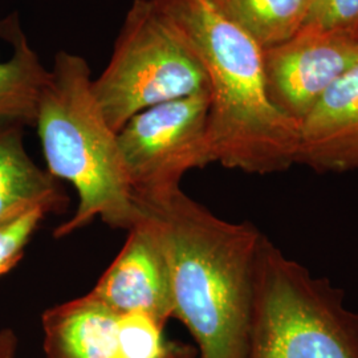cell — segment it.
Returning a JSON list of instances; mask_svg holds the SVG:
<instances>
[{
	"instance_id": "7a4b0ae2",
	"label": "cell",
	"mask_w": 358,
	"mask_h": 358,
	"mask_svg": "<svg viewBox=\"0 0 358 358\" xmlns=\"http://www.w3.org/2000/svg\"><path fill=\"white\" fill-rule=\"evenodd\" d=\"M207 76L211 164L273 174L297 164L300 122L269 97L263 48L211 0H155Z\"/></svg>"
},
{
	"instance_id": "8992f818",
	"label": "cell",
	"mask_w": 358,
	"mask_h": 358,
	"mask_svg": "<svg viewBox=\"0 0 358 358\" xmlns=\"http://www.w3.org/2000/svg\"><path fill=\"white\" fill-rule=\"evenodd\" d=\"M208 90L131 117L117 133L133 199H158L180 189L192 169L210 165L206 140Z\"/></svg>"
},
{
	"instance_id": "ba28073f",
	"label": "cell",
	"mask_w": 358,
	"mask_h": 358,
	"mask_svg": "<svg viewBox=\"0 0 358 358\" xmlns=\"http://www.w3.org/2000/svg\"><path fill=\"white\" fill-rule=\"evenodd\" d=\"M128 232L124 247L90 294L118 315L145 313L166 327L174 306L164 247L143 215Z\"/></svg>"
},
{
	"instance_id": "ac0fdd59",
	"label": "cell",
	"mask_w": 358,
	"mask_h": 358,
	"mask_svg": "<svg viewBox=\"0 0 358 358\" xmlns=\"http://www.w3.org/2000/svg\"><path fill=\"white\" fill-rule=\"evenodd\" d=\"M165 358H198L195 350L192 349V346L185 345L180 343H173L170 349L167 352L166 357Z\"/></svg>"
},
{
	"instance_id": "6da1fadb",
	"label": "cell",
	"mask_w": 358,
	"mask_h": 358,
	"mask_svg": "<svg viewBox=\"0 0 358 358\" xmlns=\"http://www.w3.org/2000/svg\"><path fill=\"white\" fill-rule=\"evenodd\" d=\"M166 255L173 319L198 345V358H248L256 264L266 235L252 223L213 214L180 189L134 199Z\"/></svg>"
},
{
	"instance_id": "5bb4252c",
	"label": "cell",
	"mask_w": 358,
	"mask_h": 358,
	"mask_svg": "<svg viewBox=\"0 0 358 358\" xmlns=\"http://www.w3.org/2000/svg\"><path fill=\"white\" fill-rule=\"evenodd\" d=\"M165 325L145 313H125L118 319L120 358H165L171 345Z\"/></svg>"
},
{
	"instance_id": "9c48e42d",
	"label": "cell",
	"mask_w": 358,
	"mask_h": 358,
	"mask_svg": "<svg viewBox=\"0 0 358 358\" xmlns=\"http://www.w3.org/2000/svg\"><path fill=\"white\" fill-rule=\"evenodd\" d=\"M297 164L320 173L358 169V62L300 121Z\"/></svg>"
},
{
	"instance_id": "e0dca14e",
	"label": "cell",
	"mask_w": 358,
	"mask_h": 358,
	"mask_svg": "<svg viewBox=\"0 0 358 358\" xmlns=\"http://www.w3.org/2000/svg\"><path fill=\"white\" fill-rule=\"evenodd\" d=\"M17 357V337L11 329L0 331V358Z\"/></svg>"
},
{
	"instance_id": "30bf717a",
	"label": "cell",
	"mask_w": 358,
	"mask_h": 358,
	"mask_svg": "<svg viewBox=\"0 0 358 358\" xmlns=\"http://www.w3.org/2000/svg\"><path fill=\"white\" fill-rule=\"evenodd\" d=\"M120 315L88 292L41 317L45 358H120Z\"/></svg>"
},
{
	"instance_id": "4fadbf2b",
	"label": "cell",
	"mask_w": 358,
	"mask_h": 358,
	"mask_svg": "<svg viewBox=\"0 0 358 358\" xmlns=\"http://www.w3.org/2000/svg\"><path fill=\"white\" fill-rule=\"evenodd\" d=\"M317 0H211L217 11L268 48L306 26Z\"/></svg>"
},
{
	"instance_id": "52a82bcc",
	"label": "cell",
	"mask_w": 358,
	"mask_h": 358,
	"mask_svg": "<svg viewBox=\"0 0 358 358\" xmlns=\"http://www.w3.org/2000/svg\"><path fill=\"white\" fill-rule=\"evenodd\" d=\"M358 62V35L308 22L292 38L263 48L269 97L299 122Z\"/></svg>"
},
{
	"instance_id": "8fae6325",
	"label": "cell",
	"mask_w": 358,
	"mask_h": 358,
	"mask_svg": "<svg viewBox=\"0 0 358 358\" xmlns=\"http://www.w3.org/2000/svg\"><path fill=\"white\" fill-rule=\"evenodd\" d=\"M43 207L62 214L68 196L60 180L38 167L27 153L23 127H0V226Z\"/></svg>"
},
{
	"instance_id": "277c9868",
	"label": "cell",
	"mask_w": 358,
	"mask_h": 358,
	"mask_svg": "<svg viewBox=\"0 0 358 358\" xmlns=\"http://www.w3.org/2000/svg\"><path fill=\"white\" fill-rule=\"evenodd\" d=\"M248 358H358V313L324 278L264 236L256 264Z\"/></svg>"
},
{
	"instance_id": "5b68a950",
	"label": "cell",
	"mask_w": 358,
	"mask_h": 358,
	"mask_svg": "<svg viewBox=\"0 0 358 358\" xmlns=\"http://www.w3.org/2000/svg\"><path fill=\"white\" fill-rule=\"evenodd\" d=\"M208 90L205 69L155 0H134L92 92L118 133L131 117Z\"/></svg>"
},
{
	"instance_id": "2e32d148",
	"label": "cell",
	"mask_w": 358,
	"mask_h": 358,
	"mask_svg": "<svg viewBox=\"0 0 358 358\" xmlns=\"http://www.w3.org/2000/svg\"><path fill=\"white\" fill-rule=\"evenodd\" d=\"M308 22L343 28L358 35V0H317Z\"/></svg>"
},
{
	"instance_id": "7c38bea8",
	"label": "cell",
	"mask_w": 358,
	"mask_h": 358,
	"mask_svg": "<svg viewBox=\"0 0 358 358\" xmlns=\"http://www.w3.org/2000/svg\"><path fill=\"white\" fill-rule=\"evenodd\" d=\"M0 38L13 45L11 57L7 62L0 60V127L35 128L40 94L50 71L28 43L17 13L0 22Z\"/></svg>"
},
{
	"instance_id": "3957f363",
	"label": "cell",
	"mask_w": 358,
	"mask_h": 358,
	"mask_svg": "<svg viewBox=\"0 0 358 358\" xmlns=\"http://www.w3.org/2000/svg\"><path fill=\"white\" fill-rule=\"evenodd\" d=\"M35 128L48 173L69 182L78 198L73 215L55 230V238L69 236L97 217L115 230L130 231L141 222L117 133L94 100L90 65L83 56L56 53Z\"/></svg>"
},
{
	"instance_id": "9a60e30c",
	"label": "cell",
	"mask_w": 358,
	"mask_h": 358,
	"mask_svg": "<svg viewBox=\"0 0 358 358\" xmlns=\"http://www.w3.org/2000/svg\"><path fill=\"white\" fill-rule=\"evenodd\" d=\"M50 214L48 210L38 207L0 226V276L10 272L20 262L34 234Z\"/></svg>"
}]
</instances>
